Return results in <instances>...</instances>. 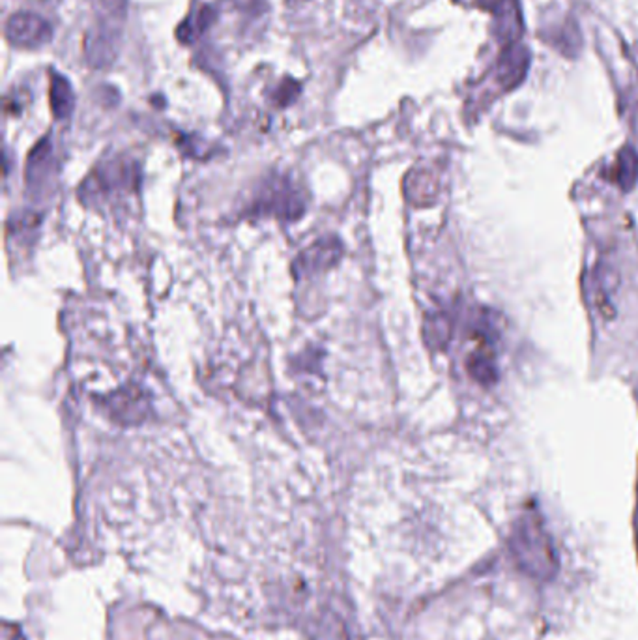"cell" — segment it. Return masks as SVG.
<instances>
[{
  "mask_svg": "<svg viewBox=\"0 0 638 640\" xmlns=\"http://www.w3.org/2000/svg\"><path fill=\"white\" fill-rule=\"evenodd\" d=\"M509 548L516 566L528 576H534L537 581H549L558 573V556L551 536L546 534L535 513H526L515 523Z\"/></svg>",
  "mask_w": 638,
  "mask_h": 640,
  "instance_id": "6da1fadb",
  "label": "cell"
},
{
  "mask_svg": "<svg viewBox=\"0 0 638 640\" xmlns=\"http://www.w3.org/2000/svg\"><path fill=\"white\" fill-rule=\"evenodd\" d=\"M306 212V199L299 188L285 176H270L259 188L253 202L248 208V216L278 218L283 222H296Z\"/></svg>",
  "mask_w": 638,
  "mask_h": 640,
  "instance_id": "7a4b0ae2",
  "label": "cell"
},
{
  "mask_svg": "<svg viewBox=\"0 0 638 640\" xmlns=\"http://www.w3.org/2000/svg\"><path fill=\"white\" fill-rule=\"evenodd\" d=\"M139 186V167L124 158L103 162L81 186L83 201H98L114 193H132Z\"/></svg>",
  "mask_w": 638,
  "mask_h": 640,
  "instance_id": "3957f363",
  "label": "cell"
},
{
  "mask_svg": "<svg viewBox=\"0 0 638 640\" xmlns=\"http://www.w3.org/2000/svg\"><path fill=\"white\" fill-rule=\"evenodd\" d=\"M343 253L345 250L339 238L324 236L315 243H311L309 248H306L296 257L292 264V271L296 273V278L317 276V273L328 271L329 268L336 266L341 261Z\"/></svg>",
  "mask_w": 638,
  "mask_h": 640,
  "instance_id": "277c9868",
  "label": "cell"
},
{
  "mask_svg": "<svg viewBox=\"0 0 638 640\" xmlns=\"http://www.w3.org/2000/svg\"><path fill=\"white\" fill-rule=\"evenodd\" d=\"M103 407L111 419L118 423H141L148 418V398L137 386H126L103 399Z\"/></svg>",
  "mask_w": 638,
  "mask_h": 640,
  "instance_id": "5b68a950",
  "label": "cell"
},
{
  "mask_svg": "<svg viewBox=\"0 0 638 640\" xmlns=\"http://www.w3.org/2000/svg\"><path fill=\"white\" fill-rule=\"evenodd\" d=\"M53 30L36 14H15L6 23V38L15 47H40L51 40Z\"/></svg>",
  "mask_w": 638,
  "mask_h": 640,
  "instance_id": "8992f818",
  "label": "cell"
},
{
  "mask_svg": "<svg viewBox=\"0 0 638 640\" xmlns=\"http://www.w3.org/2000/svg\"><path fill=\"white\" fill-rule=\"evenodd\" d=\"M528 68H530L528 49L523 47L521 44H513V45H507L498 58L496 77L504 88L511 90L523 83V79L528 74Z\"/></svg>",
  "mask_w": 638,
  "mask_h": 640,
  "instance_id": "52a82bcc",
  "label": "cell"
},
{
  "mask_svg": "<svg viewBox=\"0 0 638 640\" xmlns=\"http://www.w3.org/2000/svg\"><path fill=\"white\" fill-rule=\"evenodd\" d=\"M51 165H53L51 141L42 139L34 146L33 154L28 156V163H26V186L30 192H34V195H42V192L45 190L47 182L53 174Z\"/></svg>",
  "mask_w": 638,
  "mask_h": 640,
  "instance_id": "ba28073f",
  "label": "cell"
},
{
  "mask_svg": "<svg viewBox=\"0 0 638 640\" xmlns=\"http://www.w3.org/2000/svg\"><path fill=\"white\" fill-rule=\"evenodd\" d=\"M495 34L502 44H519L523 36V15L516 0H500L495 8Z\"/></svg>",
  "mask_w": 638,
  "mask_h": 640,
  "instance_id": "9c48e42d",
  "label": "cell"
},
{
  "mask_svg": "<svg viewBox=\"0 0 638 640\" xmlns=\"http://www.w3.org/2000/svg\"><path fill=\"white\" fill-rule=\"evenodd\" d=\"M468 373L481 386H495L498 382V368L493 350L479 349L468 358Z\"/></svg>",
  "mask_w": 638,
  "mask_h": 640,
  "instance_id": "30bf717a",
  "label": "cell"
},
{
  "mask_svg": "<svg viewBox=\"0 0 638 640\" xmlns=\"http://www.w3.org/2000/svg\"><path fill=\"white\" fill-rule=\"evenodd\" d=\"M613 178L616 182V186L622 192H631L636 182H638V154L631 148L625 146L620 154L618 160L613 167Z\"/></svg>",
  "mask_w": 638,
  "mask_h": 640,
  "instance_id": "8fae6325",
  "label": "cell"
},
{
  "mask_svg": "<svg viewBox=\"0 0 638 640\" xmlns=\"http://www.w3.org/2000/svg\"><path fill=\"white\" fill-rule=\"evenodd\" d=\"M49 96H51V109H53V114H54L58 120L70 118V114H72V111H74L75 98H74L72 84L68 83L66 77H63V75H53Z\"/></svg>",
  "mask_w": 638,
  "mask_h": 640,
  "instance_id": "7c38bea8",
  "label": "cell"
},
{
  "mask_svg": "<svg viewBox=\"0 0 638 640\" xmlns=\"http://www.w3.org/2000/svg\"><path fill=\"white\" fill-rule=\"evenodd\" d=\"M451 338V322L444 313L425 319V343L433 349H444Z\"/></svg>",
  "mask_w": 638,
  "mask_h": 640,
  "instance_id": "4fadbf2b",
  "label": "cell"
},
{
  "mask_svg": "<svg viewBox=\"0 0 638 640\" xmlns=\"http://www.w3.org/2000/svg\"><path fill=\"white\" fill-rule=\"evenodd\" d=\"M298 94H299V84L289 79L280 86V90L276 93V102H278V105L285 107V105H290L298 98Z\"/></svg>",
  "mask_w": 638,
  "mask_h": 640,
  "instance_id": "5bb4252c",
  "label": "cell"
}]
</instances>
